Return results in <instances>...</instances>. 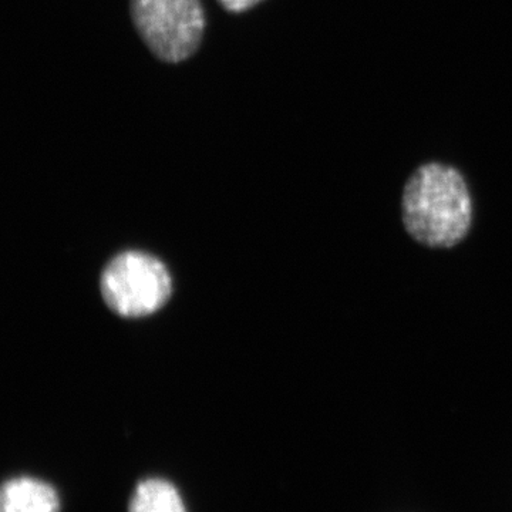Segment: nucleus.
<instances>
[{
	"label": "nucleus",
	"instance_id": "1",
	"mask_svg": "<svg viewBox=\"0 0 512 512\" xmlns=\"http://www.w3.org/2000/svg\"><path fill=\"white\" fill-rule=\"evenodd\" d=\"M402 215L410 237L424 247H456L473 222L466 180L450 165H421L404 185Z\"/></svg>",
	"mask_w": 512,
	"mask_h": 512
},
{
	"label": "nucleus",
	"instance_id": "4",
	"mask_svg": "<svg viewBox=\"0 0 512 512\" xmlns=\"http://www.w3.org/2000/svg\"><path fill=\"white\" fill-rule=\"evenodd\" d=\"M59 494L46 481L15 477L5 481L0 491V512H59Z\"/></svg>",
	"mask_w": 512,
	"mask_h": 512
},
{
	"label": "nucleus",
	"instance_id": "2",
	"mask_svg": "<svg viewBox=\"0 0 512 512\" xmlns=\"http://www.w3.org/2000/svg\"><path fill=\"white\" fill-rule=\"evenodd\" d=\"M100 288L111 311L124 318H143L163 308L173 285L170 272L156 256L127 251L106 266Z\"/></svg>",
	"mask_w": 512,
	"mask_h": 512
},
{
	"label": "nucleus",
	"instance_id": "6",
	"mask_svg": "<svg viewBox=\"0 0 512 512\" xmlns=\"http://www.w3.org/2000/svg\"><path fill=\"white\" fill-rule=\"evenodd\" d=\"M228 12L241 13L251 9L252 6L258 5L262 0H218Z\"/></svg>",
	"mask_w": 512,
	"mask_h": 512
},
{
	"label": "nucleus",
	"instance_id": "5",
	"mask_svg": "<svg viewBox=\"0 0 512 512\" xmlns=\"http://www.w3.org/2000/svg\"><path fill=\"white\" fill-rule=\"evenodd\" d=\"M128 512H187L177 487L164 478H147L137 484Z\"/></svg>",
	"mask_w": 512,
	"mask_h": 512
},
{
	"label": "nucleus",
	"instance_id": "3",
	"mask_svg": "<svg viewBox=\"0 0 512 512\" xmlns=\"http://www.w3.org/2000/svg\"><path fill=\"white\" fill-rule=\"evenodd\" d=\"M141 39L160 60L180 63L194 55L204 35L201 0H130Z\"/></svg>",
	"mask_w": 512,
	"mask_h": 512
}]
</instances>
